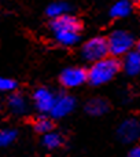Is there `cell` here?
<instances>
[{"mask_svg":"<svg viewBox=\"0 0 140 157\" xmlns=\"http://www.w3.org/2000/svg\"><path fill=\"white\" fill-rule=\"evenodd\" d=\"M120 61L116 58H102V59L94 62L91 69L88 71V80L92 86H102L109 83L117 73L120 72Z\"/></svg>","mask_w":140,"mask_h":157,"instance_id":"6da1fadb","label":"cell"},{"mask_svg":"<svg viewBox=\"0 0 140 157\" xmlns=\"http://www.w3.org/2000/svg\"><path fill=\"white\" fill-rule=\"evenodd\" d=\"M133 43H135L133 36L127 30H116L107 39L109 51L114 57L125 55L127 52H129L133 47Z\"/></svg>","mask_w":140,"mask_h":157,"instance_id":"7a4b0ae2","label":"cell"},{"mask_svg":"<svg viewBox=\"0 0 140 157\" xmlns=\"http://www.w3.org/2000/svg\"><path fill=\"white\" fill-rule=\"evenodd\" d=\"M107 54H110L107 39L99 37V36L87 41L83 47V51H81L83 58L88 62H96L102 58H106Z\"/></svg>","mask_w":140,"mask_h":157,"instance_id":"3957f363","label":"cell"},{"mask_svg":"<svg viewBox=\"0 0 140 157\" xmlns=\"http://www.w3.org/2000/svg\"><path fill=\"white\" fill-rule=\"evenodd\" d=\"M61 84L66 88H74L88 80V72L81 68H68L61 73Z\"/></svg>","mask_w":140,"mask_h":157,"instance_id":"277c9868","label":"cell"},{"mask_svg":"<svg viewBox=\"0 0 140 157\" xmlns=\"http://www.w3.org/2000/svg\"><path fill=\"white\" fill-rule=\"evenodd\" d=\"M140 136V121L136 119H128L120 125L118 138L122 142H133Z\"/></svg>","mask_w":140,"mask_h":157,"instance_id":"5b68a950","label":"cell"},{"mask_svg":"<svg viewBox=\"0 0 140 157\" xmlns=\"http://www.w3.org/2000/svg\"><path fill=\"white\" fill-rule=\"evenodd\" d=\"M55 99H57L55 95L47 88H39L33 94L35 105L41 113H48V112L51 113L52 108H54Z\"/></svg>","mask_w":140,"mask_h":157,"instance_id":"8992f818","label":"cell"},{"mask_svg":"<svg viewBox=\"0 0 140 157\" xmlns=\"http://www.w3.org/2000/svg\"><path fill=\"white\" fill-rule=\"evenodd\" d=\"M76 101L73 97H70L68 94H62L55 99L54 108L51 110V116L55 119H61V117H65L66 114H69L70 112L74 109Z\"/></svg>","mask_w":140,"mask_h":157,"instance_id":"52a82bcc","label":"cell"},{"mask_svg":"<svg viewBox=\"0 0 140 157\" xmlns=\"http://www.w3.org/2000/svg\"><path fill=\"white\" fill-rule=\"evenodd\" d=\"M81 28L80 22L76 17L68 15V14H63L59 15L57 18H52L51 21V29L52 32H58V30H74L78 32Z\"/></svg>","mask_w":140,"mask_h":157,"instance_id":"ba28073f","label":"cell"},{"mask_svg":"<svg viewBox=\"0 0 140 157\" xmlns=\"http://www.w3.org/2000/svg\"><path fill=\"white\" fill-rule=\"evenodd\" d=\"M124 69L131 76H135V75L140 73V52L139 51H129L125 54Z\"/></svg>","mask_w":140,"mask_h":157,"instance_id":"9c48e42d","label":"cell"},{"mask_svg":"<svg viewBox=\"0 0 140 157\" xmlns=\"http://www.w3.org/2000/svg\"><path fill=\"white\" fill-rule=\"evenodd\" d=\"M85 110L88 112L91 116H102L109 110V103L105 99H91L85 106Z\"/></svg>","mask_w":140,"mask_h":157,"instance_id":"30bf717a","label":"cell"},{"mask_svg":"<svg viewBox=\"0 0 140 157\" xmlns=\"http://www.w3.org/2000/svg\"><path fill=\"white\" fill-rule=\"evenodd\" d=\"M55 33V39L62 46H74L78 41V32L74 30H58Z\"/></svg>","mask_w":140,"mask_h":157,"instance_id":"8fae6325","label":"cell"},{"mask_svg":"<svg viewBox=\"0 0 140 157\" xmlns=\"http://www.w3.org/2000/svg\"><path fill=\"white\" fill-rule=\"evenodd\" d=\"M8 106H10L11 112L15 114H22L26 112L28 109V103L26 99L22 97L21 94H13L8 99Z\"/></svg>","mask_w":140,"mask_h":157,"instance_id":"7c38bea8","label":"cell"},{"mask_svg":"<svg viewBox=\"0 0 140 157\" xmlns=\"http://www.w3.org/2000/svg\"><path fill=\"white\" fill-rule=\"evenodd\" d=\"M131 8H132V6L128 0H120L111 7L110 15L113 18H122V17H127L131 13Z\"/></svg>","mask_w":140,"mask_h":157,"instance_id":"4fadbf2b","label":"cell"},{"mask_svg":"<svg viewBox=\"0 0 140 157\" xmlns=\"http://www.w3.org/2000/svg\"><path fill=\"white\" fill-rule=\"evenodd\" d=\"M69 8H70L69 4H68V3H65V2L51 3V4L47 7V15H48L50 18H57V17L66 14Z\"/></svg>","mask_w":140,"mask_h":157,"instance_id":"5bb4252c","label":"cell"},{"mask_svg":"<svg viewBox=\"0 0 140 157\" xmlns=\"http://www.w3.org/2000/svg\"><path fill=\"white\" fill-rule=\"evenodd\" d=\"M62 144H63V138L59 135V134L52 132V131L44 134L43 145L47 147V149H57V147H59Z\"/></svg>","mask_w":140,"mask_h":157,"instance_id":"9a60e30c","label":"cell"},{"mask_svg":"<svg viewBox=\"0 0 140 157\" xmlns=\"http://www.w3.org/2000/svg\"><path fill=\"white\" fill-rule=\"evenodd\" d=\"M35 130L40 134H47L50 131H52V121L46 117H40L39 120H36L35 123Z\"/></svg>","mask_w":140,"mask_h":157,"instance_id":"2e32d148","label":"cell"},{"mask_svg":"<svg viewBox=\"0 0 140 157\" xmlns=\"http://www.w3.org/2000/svg\"><path fill=\"white\" fill-rule=\"evenodd\" d=\"M17 132L14 130H2L0 131V147L8 146L11 142H14Z\"/></svg>","mask_w":140,"mask_h":157,"instance_id":"e0dca14e","label":"cell"},{"mask_svg":"<svg viewBox=\"0 0 140 157\" xmlns=\"http://www.w3.org/2000/svg\"><path fill=\"white\" fill-rule=\"evenodd\" d=\"M17 88V81L8 77H0V91L3 92H10Z\"/></svg>","mask_w":140,"mask_h":157,"instance_id":"ac0fdd59","label":"cell"},{"mask_svg":"<svg viewBox=\"0 0 140 157\" xmlns=\"http://www.w3.org/2000/svg\"><path fill=\"white\" fill-rule=\"evenodd\" d=\"M129 156L131 157H140V145H139V146H135L132 150H131Z\"/></svg>","mask_w":140,"mask_h":157,"instance_id":"d6986e66","label":"cell"},{"mask_svg":"<svg viewBox=\"0 0 140 157\" xmlns=\"http://www.w3.org/2000/svg\"><path fill=\"white\" fill-rule=\"evenodd\" d=\"M138 51L140 52V41H139V46H138Z\"/></svg>","mask_w":140,"mask_h":157,"instance_id":"ffe728a7","label":"cell"},{"mask_svg":"<svg viewBox=\"0 0 140 157\" xmlns=\"http://www.w3.org/2000/svg\"><path fill=\"white\" fill-rule=\"evenodd\" d=\"M139 2H140V0H139Z\"/></svg>","mask_w":140,"mask_h":157,"instance_id":"44dd1931","label":"cell"}]
</instances>
